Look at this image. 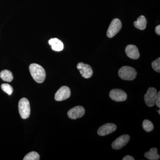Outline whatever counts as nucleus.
I'll return each mask as SVG.
<instances>
[{"label": "nucleus", "mask_w": 160, "mask_h": 160, "mask_svg": "<svg viewBox=\"0 0 160 160\" xmlns=\"http://www.w3.org/2000/svg\"><path fill=\"white\" fill-rule=\"evenodd\" d=\"M122 23L119 19L115 18L112 20L107 32L108 38H113L122 29Z\"/></svg>", "instance_id": "20e7f679"}, {"label": "nucleus", "mask_w": 160, "mask_h": 160, "mask_svg": "<svg viewBox=\"0 0 160 160\" xmlns=\"http://www.w3.org/2000/svg\"><path fill=\"white\" fill-rule=\"evenodd\" d=\"M158 112L159 114H160V109H159Z\"/></svg>", "instance_id": "b1692460"}, {"label": "nucleus", "mask_w": 160, "mask_h": 160, "mask_svg": "<svg viewBox=\"0 0 160 160\" xmlns=\"http://www.w3.org/2000/svg\"><path fill=\"white\" fill-rule=\"evenodd\" d=\"M1 88L3 91L6 92L9 95H11L13 92V89L10 85L8 84H3L1 86Z\"/></svg>", "instance_id": "6ab92c4d"}, {"label": "nucleus", "mask_w": 160, "mask_h": 160, "mask_svg": "<svg viewBox=\"0 0 160 160\" xmlns=\"http://www.w3.org/2000/svg\"><path fill=\"white\" fill-rule=\"evenodd\" d=\"M147 23L146 18L144 16L142 15L138 18L136 21H135L134 26L138 29L144 30L146 28Z\"/></svg>", "instance_id": "4468645a"}, {"label": "nucleus", "mask_w": 160, "mask_h": 160, "mask_svg": "<svg viewBox=\"0 0 160 160\" xmlns=\"http://www.w3.org/2000/svg\"><path fill=\"white\" fill-rule=\"evenodd\" d=\"M152 67L154 71L160 72V58H158L152 63Z\"/></svg>", "instance_id": "aec40b11"}, {"label": "nucleus", "mask_w": 160, "mask_h": 160, "mask_svg": "<svg viewBox=\"0 0 160 160\" xmlns=\"http://www.w3.org/2000/svg\"><path fill=\"white\" fill-rule=\"evenodd\" d=\"M157 94V91L155 88L149 87L147 93L144 95V99L147 106L151 107L154 106Z\"/></svg>", "instance_id": "39448f33"}, {"label": "nucleus", "mask_w": 160, "mask_h": 160, "mask_svg": "<svg viewBox=\"0 0 160 160\" xmlns=\"http://www.w3.org/2000/svg\"><path fill=\"white\" fill-rule=\"evenodd\" d=\"M156 33L158 35H160V26L158 25L155 28Z\"/></svg>", "instance_id": "5701e85b"}, {"label": "nucleus", "mask_w": 160, "mask_h": 160, "mask_svg": "<svg viewBox=\"0 0 160 160\" xmlns=\"http://www.w3.org/2000/svg\"><path fill=\"white\" fill-rule=\"evenodd\" d=\"M155 104L157 106L160 108V92H159L157 94V96L156 99Z\"/></svg>", "instance_id": "412c9836"}, {"label": "nucleus", "mask_w": 160, "mask_h": 160, "mask_svg": "<svg viewBox=\"0 0 160 160\" xmlns=\"http://www.w3.org/2000/svg\"><path fill=\"white\" fill-rule=\"evenodd\" d=\"M49 43L51 46L52 49L54 51H61L64 48V45L62 41L56 38H52L49 40Z\"/></svg>", "instance_id": "ddd939ff"}, {"label": "nucleus", "mask_w": 160, "mask_h": 160, "mask_svg": "<svg viewBox=\"0 0 160 160\" xmlns=\"http://www.w3.org/2000/svg\"><path fill=\"white\" fill-rule=\"evenodd\" d=\"M123 160H134L135 159L129 155L126 156L125 157L123 158Z\"/></svg>", "instance_id": "4be33fe9"}, {"label": "nucleus", "mask_w": 160, "mask_h": 160, "mask_svg": "<svg viewBox=\"0 0 160 160\" xmlns=\"http://www.w3.org/2000/svg\"><path fill=\"white\" fill-rule=\"evenodd\" d=\"M0 77L3 81L11 82L13 80V76L11 71L8 70H2L0 73Z\"/></svg>", "instance_id": "dca6fc26"}, {"label": "nucleus", "mask_w": 160, "mask_h": 160, "mask_svg": "<svg viewBox=\"0 0 160 160\" xmlns=\"http://www.w3.org/2000/svg\"><path fill=\"white\" fill-rule=\"evenodd\" d=\"M117 129V126L113 123H107L99 128L98 133L101 136H104L112 133Z\"/></svg>", "instance_id": "9b49d317"}, {"label": "nucleus", "mask_w": 160, "mask_h": 160, "mask_svg": "<svg viewBox=\"0 0 160 160\" xmlns=\"http://www.w3.org/2000/svg\"><path fill=\"white\" fill-rule=\"evenodd\" d=\"M29 71L32 78L36 82L42 83L46 78V73L45 69L38 64H32L29 66Z\"/></svg>", "instance_id": "f257e3e1"}, {"label": "nucleus", "mask_w": 160, "mask_h": 160, "mask_svg": "<svg viewBox=\"0 0 160 160\" xmlns=\"http://www.w3.org/2000/svg\"><path fill=\"white\" fill-rule=\"evenodd\" d=\"M85 113L84 107L82 106H77L72 108L68 112V116L71 119H77L82 118Z\"/></svg>", "instance_id": "1a4fd4ad"}, {"label": "nucleus", "mask_w": 160, "mask_h": 160, "mask_svg": "<svg viewBox=\"0 0 160 160\" xmlns=\"http://www.w3.org/2000/svg\"><path fill=\"white\" fill-rule=\"evenodd\" d=\"M137 72L135 69L128 66H124L120 69L118 75L122 79L126 81H132L136 77Z\"/></svg>", "instance_id": "f03ea898"}, {"label": "nucleus", "mask_w": 160, "mask_h": 160, "mask_svg": "<svg viewBox=\"0 0 160 160\" xmlns=\"http://www.w3.org/2000/svg\"><path fill=\"white\" fill-rule=\"evenodd\" d=\"M40 160V156L38 152L32 151L29 152L23 158V160Z\"/></svg>", "instance_id": "a211bd4d"}, {"label": "nucleus", "mask_w": 160, "mask_h": 160, "mask_svg": "<svg viewBox=\"0 0 160 160\" xmlns=\"http://www.w3.org/2000/svg\"><path fill=\"white\" fill-rule=\"evenodd\" d=\"M71 95V91L69 87L66 86L61 87L55 95V99L58 102L64 101L69 98Z\"/></svg>", "instance_id": "423d86ee"}, {"label": "nucleus", "mask_w": 160, "mask_h": 160, "mask_svg": "<svg viewBox=\"0 0 160 160\" xmlns=\"http://www.w3.org/2000/svg\"><path fill=\"white\" fill-rule=\"evenodd\" d=\"M78 69L79 70L82 76L85 78H90L93 74V71L91 66L88 64L80 62L77 65Z\"/></svg>", "instance_id": "9d476101"}, {"label": "nucleus", "mask_w": 160, "mask_h": 160, "mask_svg": "<svg viewBox=\"0 0 160 160\" xmlns=\"http://www.w3.org/2000/svg\"><path fill=\"white\" fill-rule=\"evenodd\" d=\"M127 56L132 59H138L140 57V53L136 46L129 45L126 46L125 49Z\"/></svg>", "instance_id": "f8f14e48"}, {"label": "nucleus", "mask_w": 160, "mask_h": 160, "mask_svg": "<svg viewBox=\"0 0 160 160\" xmlns=\"http://www.w3.org/2000/svg\"><path fill=\"white\" fill-rule=\"evenodd\" d=\"M110 98L115 102H124L127 99V95L126 92L122 89H113L109 92Z\"/></svg>", "instance_id": "0eeeda50"}, {"label": "nucleus", "mask_w": 160, "mask_h": 160, "mask_svg": "<svg viewBox=\"0 0 160 160\" xmlns=\"http://www.w3.org/2000/svg\"><path fill=\"white\" fill-rule=\"evenodd\" d=\"M145 156L146 158L150 160H158L160 158L158 152V149L156 148H151L149 151L145 153Z\"/></svg>", "instance_id": "2eb2a0df"}, {"label": "nucleus", "mask_w": 160, "mask_h": 160, "mask_svg": "<svg viewBox=\"0 0 160 160\" xmlns=\"http://www.w3.org/2000/svg\"><path fill=\"white\" fill-rule=\"evenodd\" d=\"M142 127L145 131L147 132H150L153 130L154 126L151 121L149 120H145L143 121Z\"/></svg>", "instance_id": "f3484780"}, {"label": "nucleus", "mask_w": 160, "mask_h": 160, "mask_svg": "<svg viewBox=\"0 0 160 160\" xmlns=\"http://www.w3.org/2000/svg\"><path fill=\"white\" fill-rule=\"evenodd\" d=\"M18 110L21 118L26 119L29 117L30 114V104L26 98H22L18 103Z\"/></svg>", "instance_id": "7ed1b4c3"}, {"label": "nucleus", "mask_w": 160, "mask_h": 160, "mask_svg": "<svg viewBox=\"0 0 160 160\" xmlns=\"http://www.w3.org/2000/svg\"><path fill=\"white\" fill-rule=\"evenodd\" d=\"M130 140V136L128 134L123 135L117 138L112 143V147L115 150H118L126 145Z\"/></svg>", "instance_id": "6e6552de"}]
</instances>
